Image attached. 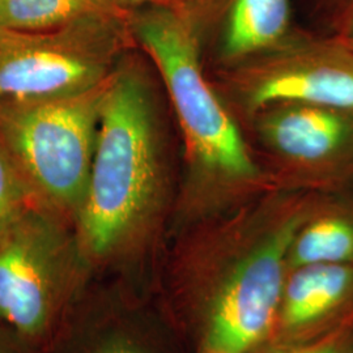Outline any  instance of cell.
<instances>
[{"label": "cell", "mask_w": 353, "mask_h": 353, "mask_svg": "<svg viewBox=\"0 0 353 353\" xmlns=\"http://www.w3.org/2000/svg\"><path fill=\"white\" fill-rule=\"evenodd\" d=\"M214 74L212 83L241 126L283 102L353 109V50L331 33L294 26L272 48Z\"/></svg>", "instance_id": "obj_7"}, {"label": "cell", "mask_w": 353, "mask_h": 353, "mask_svg": "<svg viewBox=\"0 0 353 353\" xmlns=\"http://www.w3.org/2000/svg\"><path fill=\"white\" fill-rule=\"evenodd\" d=\"M113 0H0V26L48 30L89 17L125 16Z\"/></svg>", "instance_id": "obj_12"}, {"label": "cell", "mask_w": 353, "mask_h": 353, "mask_svg": "<svg viewBox=\"0 0 353 353\" xmlns=\"http://www.w3.org/2000/svg\"><path fill=\"white\" fill-rule=\"evenodd\" d=\"M170 188L164 105L151 71L126 52L106 81L88 188L74 220L89 270L121 262L148 245Z\"/></svg>", "instance_id": "obj_1"}, {"label": "cell", "mask_w": 353, "mask_h": 353, "mask_svg": "<svg viewBox=\"0 0 353 353\" xmlns=\"http://www.w3.org/2000/svg\"><path fill=\"white\" fill-rule=\"evenodd\" d=\"M106 81L77 94L0 109V145L33 199L72 224L88 188Z\"/></svg>", "instance_id": "obj_5"}, {"label": "cell", "mask_w": 353, "mask_h": 353, "mask_svg": "<svg viewBox=\"0 0 353 353\" xmlns=\"http://www.w3.org/2000/svg\"><path fill=\"white\" fill-rule=\"evenodd\" d=\"M128 17H89L48 30L0 26V109L100 85L135 45Z\"/></svg>", "instance_id": "obj_6"}, {"label": "cell", "mask_w": 353, "mask_h": 353, "mask_svg": "<svg viewBox=\"0 0 353 353\" xmlns=\"http://www.w3.org/2000/svg\"><path fill=\"white\" fill-rule=\"evenodd\" d=\"M265 353H352V341L348 331H335L310 343L278 345Z\"/></svg>", "instance_id": "obj_14"}, {"label": "cell", "mask_w": 353, "mask_h": 353, "mask_svg": "<svg viewBox=\"0 0 353 353\" xmlns=\"http://www.w3.org/2000/svg\"><path fill=\"white\" fill-rule=\"evenodd\" d=\"M243 125L271 189L318 191L353 183V109L283 102Z\"/></svg>", "instance_id": "obj_8"}, {"label": "cell", "mask_w": 353, "mask_h": 353, "mask_svg": "<svg viewBox=\"0 0 353 353\" xmlns=\"http://www.w3.org/2000/svg\"><path fill=\"white\" fill-rule=\"evenodd\" d=\"M194 4L141 7L130 11L128 23L135 45L160 76L179 128L181 208L188 219H203L271 185L239 119L205 72Z\"/></svg>", "instance_id": "obj_2"}, {"label": "cell", "mask_w": 353, "mask_h": 353, "mask_svg": "<svg viewBox=\"0 0 353 353\" xmlns=\"http://www.w3.org/2000/svg\"><path fill=\"white\" fill-rule=\"evenodd\" d=\"M64 353H145L139 347L131 344L126 341H110L99 344L96 347L88 348H75L74 345L68 344Z\"/></svg>", "instance_id": "obj_16"}, {"label": "cell", "mask_w": 353, "mask_h": 353, "mask_svg": "<svg viewBox=\"0 0 353 353\" xmlns=\"http://www.w3.org/2000/svg\"><path fill=\"white\" fill-rule=\"evenodd\" d=\"M309 265H353V210L313 202L288 252V270Z\"/></svg>", "instance_id": "obj_11"}, {"label": "cell", "mask_w": 353, "mask_h": 353, "mask_svg": "<svg viewBox=\"0 0 353 353\" xmlns=\"http://www.w3.org/2000/svg\"><path fill=\"white\" fill-rule=\"evenodd\" d=\"M121 8L132 11L147 6H166V7H188L198 0H113Z\"/></svg>", "instance_id": "obj_17"}, {"label": "cell", "mask_w": 353, "mask_h": 353, "mask_svg": "<svg viewBox=\"0 0 353 353\" xmlns=\"http://www.w3.org/2000/svg\"><path fill=\"white\" fill-rule=\"evenodd\" d=\"M0 353H26L13 343L8 336L0 332Z\"/></svg>", "instance_id": "obj_19"}, {"label": "cell", "mask_w": 353, "mask_h": 353, "mask_svg": "<svg viewBox=\"0 0 353 353\" xmlns=\"http://www.w3.org/2000/svg\"><path fill=\"white\" fill-rule=\"evenodd\" d=\"M299 192L275 189L263 208L230 229L236 252L210 306L205 352H250L272 327L290 245L313 204Z\"/></svg>", "instance_id": "obj_4"}, {"label": "cell", "mask_w": 353, "mask_h": 353, "mask_svg": "<svg viewBox=\"0 0 353 353\" xmlns=\"http://www.w3.org/2000/svg\"><path fill=\"white\" fill-rule=\"evenodd\" d=\"M319 17L327 24L330 33L353 11V0H310Z\"/></svg>", "instance_id": "obj_15"}, {"label": "cell", "mask_w": 353, "mask_h": 353, "mask_svg": "<svg viewBox=\"0 0 353 353\" xmlns=\"http://www.w3.org/2000/svg\"><path fill=\"white\" fill-rule=\"evenodd\" d=\"M331 34L338 36L353 50V11L350 14H347L341 23L334 28Z\"/></svg>", "instance_id": "obj_18"}, {"label": "cell", "mask_w": 353, "mask_h": 353, "mask_svg": "<svg viewBox=\"0 0 353 353\" xmlns=\"http://www.w3.org/2000/svg\"><path fill=\"white\" fill-rule=\"evenodd\" d=\"M36 201L26 181L0 145V232Z\"/></svg>", "instance_id": "obj_13"}, {"label": "cell", "mask_w": 353, "mask_h": 353, "mask_svg": "<svg viewBox=\"0 0 353 353\" xmlns=\"http://www.w3.org/2000/svg\"><path fill=\"white\" fill-rule=\"evenodd\" d=\"M353 265H309L290 270L279 316L283 327L303 330L322 322L352 297Z\"/></svg>", "instance_id": "obj_10"}, {"label": "cell", "mask_w": 353, "mask_h": 353, "mask_svg": "<svg viewBox=\"0 0 353 353\" xmlns=\"http://www.w3.org/2000/svg\"><path fill=\"white\" fill-rule=\"evenodd\" d=\"M203 353H210V352H205V351H203Z\"/></svg>", "instance_id": "obj_20"}, {"label": "cell", "mask_w": 353, "mask_h": 353, "mask_svg": "<svg viewBox=\"0 0 353 353\" xmlns=\"http://www.w3.org/2000/svg\"><path fill=\"white\" fill-rule=\"evenodd\" d=\"M89 271L74 224L33 203L0 232V332L26 353L51 347Z\"/></svg>", "instance_id": "obj_3"}, {"label": "cell", "mask_w": 353, "mask_h": 353, "mask_svg": "<svg viewBox=\"0 0 353 353\" xmlns=\"http://www.w3.org/2000/svg\"><path fill=\"white\" fill-rule=\"evenodd\" d=\"M192 10L216 70L272 48L294 28L292 0H198Z\"/></svg>", "instance_id": "obj_9"}]
</instances>
